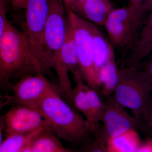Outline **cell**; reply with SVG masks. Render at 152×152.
Masks as SVG:
<instances>
[{"instance_id": "1", "label": "cell", "mask_w": 152, "mask_h": 152, "mask_svg": "<svg viewBox=\"0 0 152 152\" xmlns=\"http://www.w3.org/2000/svg\"><path fill=\"white\" fill-rule=\"evenodd\" d=\"M45 75L30 50L26 35L7 20L0 42V100L11 90L10 80L14 77Z\"/></svg>"}, {"instance_id": "2", "label": "cell", "mask_w": 152, "mask_h": 152, "mask_svg": "<svg viewBox=\"0 0 152 152\" xmlns=\"http://www.w3.org/2000/svg\"><path fill=\"white\" fill-rule=\"evenodd\" d=\"M58 86L51 89L35 107L59 138L66 142L86 140L91 132L86 120L62 98Z\"/></svg>"}, {"instance_id": "3", "label": "cell", "mask_w": 152, "mask_h": 152, "mask_svg": "<svg viewBox=\"0 0 152 152\" xmlns=\"http://www.w3.org/2000/svg\"><path fill=\"white\" fill-rule=\"evenodd\" d=\"M49 3V0H28L25 9V21L22 25L30 50L47 75L54 68L45 42Z\"/></svg>"}, {"instance_id": "4", "label": "cell", "mask_w": 152, "mask_h": 152, "mask_svg": "<svg viewBox=\"0 0 152 152\" xmlns=\"http://www.w3.org/2000/svg\"><path fill=\"white\" fill-rule=\"evenodd\" d=\"M67 20L73 29L77 47L79 68L82 78L97 92L100 91L95 74L92 24L69 9L65 8Z\"/></svg>"}, {"instance_id": "5", "label": "cell", "mask_w": 152, "mask_h": 152, "mask_svg": "<svg viewBox=\"0 0 152 152\" xmlns=\"http://www.w3.org/2000/svg\"><path fill=\"white\" fill-rule=\"evenodd\" d=\"M118 73V81L113 95L119 103L131 109L134 116L140 118L146 110L151 90L135 69L126 68L119 70Z\"/></svg>"}, {"instance_id": "6", "label": "cell", "mask_w": 152, "mask_h": 152, "mask_svg": "<svg viewBox=\"0 0 152 152\" xmlns=\"http://www.w3.org/2000/svg\"><path fill=\"white\" fill-rule=\"evenodd\" d=\"M145 15L130 4L113 9L104 25L113 45L119 48L134 43Z\"/></svg>"}, {"instance_id": "7", "label": "cell", "mask_w": 152, "mask_h": 152, "mask_svg": "<svg viewBox=\"0 0 152 152\" xmlns=\"http://www.w3.org/2000/svg\"><path fill=\"white\" fill-rule=\"evenodd\" d=\"M48 15L45 31L47 48L53 62L54 68L62 65L61 49L66 32L65 7L62 0H49Z\"/></svg>"}, {"instance_id": "8", "label": "cell", "mask_w": 152, "mask_h": 152, "mask_svg": "<svg viewBox=\"0 0 152 152\" xmlns=\"http://www.w3.org/2000/svg\"><path fill=\"white\" fill-rule=\"evenodd\" d=\"M105 110L100 129V134L105 140L130 130H139L140 118L129 115L124 106L119 103L113 95L106 96Z\"/></svg>"}, {"instance_id": "9", "label": "cell", "mask_w": 152, "mask_h": 152, "mask_svg": "<svg viewBox=\"0 0 152 152\" xmlns=\"http://www.w3.org/2000/svg\"><path fill=\"white\" fill-rule=\"evenodd\" d=\"M56 85L47 79L43 74L28 75L15 84H11L14 95L10 103L34 108L40 101Z\"/></svg>"}, {"instance_id": "10", "label": "cell", "mask_w": 152, "mask_h": 152, "mask_svg": "<svg viewBox=\"0 0 152 152\" xmlns=\"http://www.w3.org/2000/svg\"><path fill=\"white\" fill-rule=\"evenodd\" d=\"M4 115L5 135L31 132L48 123L37 110L23 105L12 106Z\"/></svg>"}, {"instance_id": "11", "label": "cell", "mask_w": 152, "mask_h": 152, "mask_svg": "<svg viewBox=\"0 0 152 152\" xmlns=\"http://www.w3.org/2000/svg\"><path fill=\"white\" fill-rule=\"evenodd\" d=\"M152 51V10L133 45L132 50L127 60L126 68L135 69L138 64Z\"/></svg>"}, {"instance_id": "12", "label": "cell", "mask_w": 152, "mask_h": 152, "mask_svg": "<svg viewBox=\"0 0 152 152\" xmlns=\"http://www.w3.org/2000/svg\"><path fill=\"white\" fill-rule=\"evenodd\" d=\"M94 68L98 81V76L102 68L115 56L113 46L96 27L92 24ZM99 83V82H98Z\"/></svg>"}, {"instance_id": "13", "label": "cell", "mask_w": 152, "mask_h": 152, "mask_svg": "<svg viewBox=\"0 0 152 152\" xmlns=\"http://www.w3.org/2000/svg\"><path fill=\"white\" fill-rule=\"evenodd\" d=\"M61 56L63 64L72 74L80 72L79 68L77 47L73 29L67 20L64 40L61 49Z\"/></svg>"}, {"instance_id": "14", "label": "cell", "mask_w": 152, "mask_h": 152, "mask_svg": "<svg viewBox=\"0 0 152 152\" xmlns=\"http://www.w3.org/2000/svg\"><path fill=\"white\" fill-rule=\"evenodd\" d=\"M49 127L42 132L21 152H71L64 148Z\"/></svg>"}, {"instance_id": "15", "label": "cell", "mask_w": 152, "mask_h": 152, "mask_svg": "<svg viewBox=\"0 0 152 152\" xmlns=\"http://www.w3.org/2000/svg\"><path fill=\"white\" fill-rule=\"evenodd\" d=\"M113 9L109 0H86L78 15L94 23L104 26Z\"/></svg>"}, {"instance_id": "16", "label": "cell", "mask_w": 152, "mask_h": 152, "mask_svg": "<svg viewBox=\"0 0 152 152\" xmlns=\"http://www.w3.org/2000/svg\"><path fill=\"white\" fill-rule=\"evenodd\" d=\"M50 127L48 123L35 130L23 133H13L5 135L0 147V152H21L43 131Z\"/></svg>"}, {"instance_id": "17", "label": "cell", "mask_w": 152, "mask_h": 152, "mask_svg": "<svg viewBox=\"0 0 152 152\" xmlns=\"http://www.w3.org/2000/svg\"><path fill=\"white\" fill-rule=\"evenodd\" d=\"M137 131L130 130L107 141V152L137 151L141 144Z\"/></svg>"}, {"instance_id": "18", "label": "cell", "mask_w": 152, "mask_h": 152, "mask_svg": "<svg viewBox=\"0 0 152 152\" xmlns=\"http://www.w3.org/2000/svg\"><path fill=\"white\" fill-rule=\"evenodd\" d=\"M86 90L90 110L89 118L86 122L90 132L94 133L100 128L99 123L102 121L105 110V103L103 102L98 93L88 86Z\"/></svg>"}, {"instance_id": "19", "label": "cell", "mask_w": 152, "mask_h": 152, "mask_svg": "<svg viewBox=\"0 0 152 152\" xmlns=\"http://www.w3.org/2000/svg\"><path fill=\"white\" fill-rule=\"evenodd\" d=\"M119 70L117 69L115 56L112 58L101 70L98 82L102 94L105 96L113 95L119 80Z\"/></svg>"}, {"instance_id": "20", "label": "cell", "mask_w": 152, "mask_h": 152, "mask_svg": "<svg viewBox=\"0 0 152 152\" xmlns=\"http://www.w3.org/2000/svg\"><path fill=\"white\" fill-rule=\"evenodd\" d=\"M135 70L140 77L148 85L152 92V56L139 63Z\"/></svg>"}, {"instance_id": "21", "label": "cell", "mask_w": 152, "mask_h": 152, "mask_svg": "<svg viewBox=\"0 0 152 152\" xmlns=\"http://www.w3.org/2000/svg\"><path fill=\"white\" fill-rule=\"evenodd\" d=\"M100 128L94 133L95 139L87 142L82 149V151L107 152V142L101 134Z\"/></svg>"}, {"instance_id": "22", "label": "cell", "mask_w": 152, "mask_h": 152, "mask_svg": "<svg viewBox=\"0 0 152 152\" xmlns=\"http://www.w3.org/2000/svg\"><path fill=\"white\" fill-rule=\"evenodd\" d=\"M139 131L146 133L152 140V96H151L145 112L140 117Z\"/></svg>"}, {"instance_id": "23", "label": "cell", "mask_w": 152, "mask_h": 152, "mask_svg": "<svg viewBox=\"0 0 152 152\" xmlns=\"http://www.w3.org/2000/svg\"><path fill=\"white\" fill-rule=\"evenodd\" d=\"M7 0H0V42L4 32L8 20L7 17Z\"/></svg>"}, {"instance_id": "24", "label": "cell", "mask_w": 152, "mask_h": 152, "mask_svg": "<svg viewBox=\"0 0 152 152\" xmlns=\"http://www.w3.org/2000/svg\"><path fill=\"white\" fill-rule=\"evenodd\" d=\"M86 0H62L65 8L69 9L78 15Z\"/></svg>"}, {"instance_id": "25", "label": "cell", "mask_w": 152, "mask_h": 152, "mask_svg": "<svg viewBox=\"0 0 152 152\" xmlns=\"http://www.w3.org/2000/svg\"><path fill=\"white\" fill-rule=\"evenodd\" d=\"M12 8L18 11L26 9L28 0H11Z\"/></svg>"}, {"instance_id": "26", "label": "cell", "mask_w": 152, "mask_h": 152, "mask_svg": "<svg viewBox=\"0 0 152 152\" xmlns=\"http://www.w3.org/2000/svg\"><path fill=\"white\" fill-rule=\"evenodd\" d=\"M137 152H152V140L148 138L145 142L141 143Z\"/></svg>"}, {"instance_id": "27", "label": "cell", "mask_w": 152, "mask_h": 152, "mask_svg": "<svg viewBox=\"0 0 152 152\" xmlns=\"http://www.w3.org/2000/svg\"><path fill=\"white\" fill-rule=\"evenodd\" d=\"M5 128V115H0V147L2 143V135L3 131Z\"/></svg>"}, {"instance_id": "28", "label": "cell", "mask_w": 152, "mask_h": 152, "mask_svg": "<svg viewBox=\"0 0 152 152\" xmlns=\"http://www.w3.org/2000/svg\"><path fill=\"white\" fill-rule=\"evenodd\" d=\"M130 4L135 7L137 9L141 10L144 0H129Z\"/></svg>"}, {"instance_id": "29", "label": "cell", "mask_w": 152, "mask_h": 152, "mask_svg": "<svg viewBox=\"0 0 152 152\" xmlns=\"http://www.w3.org/2000/svg\"><path fill=\"white\" fill-rule=\"evenodd\" d=\"M4 98L0 100V110L3 108V107L4 106H5L7 104L10 103L11 99V96H7L6 98L7 100H6L5 102H4V101H3V100H4Z\"/></svg>"}]
</instances>
